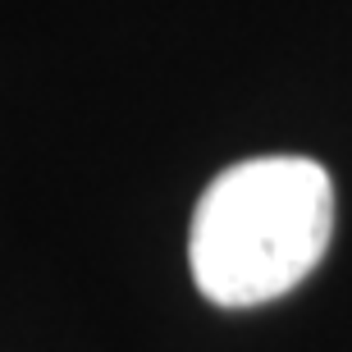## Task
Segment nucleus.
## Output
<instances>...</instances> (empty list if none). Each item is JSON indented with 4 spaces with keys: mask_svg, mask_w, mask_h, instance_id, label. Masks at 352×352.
<instances>
[{
    "mask_svg": "<svg viewBox=\"0 0 352 352\" xmlns=\"http://www.w3.org/2000/svg\"><path fill=\"white\" fill-rule=\"evenodd\" d=\"M334 238V183L311 156L238 160L192 210L188 265L215 307H261L320 265Z\"/></svg>",
    "mask_w": 352,
    "mask_h": 352,
    "instance_id": "obj_1",
    "label": "nucleus"
}]
</instances>
